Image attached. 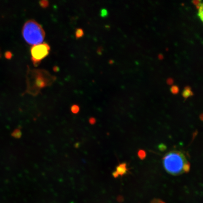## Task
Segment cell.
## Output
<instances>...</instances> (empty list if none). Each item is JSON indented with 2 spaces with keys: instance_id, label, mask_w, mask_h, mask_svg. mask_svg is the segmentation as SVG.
I'll use <instances>...</instances> for the list:
<instances>
[{
  "instance_id": "1",
  "label": "cell",
  "mask_w": 203,
  "mask_h": 203,
  "mask_svg": "<svg viewBox=\"0 0 203 203\" xmlns=\"http://www.w3.org/2000/svg\"><path fill=\"white\" fill-rule=\"evenodd\" d=\"M187 161L181 152L173 150L166 154L163 159L164 167L167 172L174 176L183 173V166Z\"/></svg>"
},
{
  "instance_id": "2",
  "label": "cell",
  "mask_w": 203,
  "mask_h": 203,
  "mask_svg": "<svg viewBox=\"0 0 203 203\" xmlns=\"http://www.w3.org/2000/svg\"><path fill=\"white\" fill-rule=\"evenodd\" d=\"M22 34L27 43L33 46L42 43L45 36L43 28L33 20H28L24 24Z\"/></svg>"
},
{
  "instance_id": "3",
  "label": "cell",
  "mask_w": 203,
  "mask_h": 203,
  "mask_svg": "<svg viewBox=\"0 0 203 203\" xmlns=\"http://www.w3.org/2000/svg\"><path fill=\"white\" fill-rule=\"evenodd\" d=\"M50 50V46L47 43L34 45L31 49V59L34 66H37L41 60L49 55Z\"/></svg>"
},
{
  "instance_id": "4",
  "label": "cell",
  "mask_w": 203,
  "mask_h": 203,
  "mask_svg": "<svg viewBox=\"0 0 203 203\" xmlns=\"http://www.w3.org/2000/svg\"><path fill=\"white\" fill-rule=\"evenodd\" d=\"M128 168H127V164L126 163L120 164L116 167V171L119 173V175L122 176L123 175L127 173Z\"/></svg>"
},
{
  "instance_id": "5",
  "label": "cell",
  "mask_w": 203,
  "mask_h": 203,
  "mask_svg": "<svg viewBox=\"0 0 203 203\" xmlns=\"http://www.w3.org/2000/svg\"><path fill=\"white\" fill-rule=\"evenodd\" d=\"M182 96L185 99L193 96V92L191 91V88L190 87H185L182 93Z\"/></svg>"
},
{
  "instance_id": "6",
  "label": "cell",
  "mask_w": 203,
  "mask_h": 203,
  "mask_svg": "<svg viewBox=\"0 0 203 203\" xmlns=\"http://www.w3.org/2000/svg\"><path fill=\"white\" fill-rule=\"evenodd\" d=\"M36 85L39 88H42L45 87L46 86V82L45 80L41 77H38V78L36 80Z\"/></svg>"
},
{
  "instance_id": "7",
  "label": "cell",
  "mask_w": 203,
  "mask_h": 203,
  "mask_svg": "<svg viewBox=\"0 0 203 203\" xmlns=\"http://www.w3.org/2000/svg\"><path fill=\"white\" fill-rule=\"evenodd\" d=\"M84 35V31L81 28H78L75 31V37L77 39H80Z\"/></svg>"
},
{
  "instance_id": "8",
  "label": "cell",
  "mask_w": 203,
  "mask_h": 203,
  "mask_svg": "<svg viewBox=\"0 0 203 203\" xmlns=\"http://www.w3.org/2000/svg\"><path fill=\"white\" fill-rule=\"evenodd\" d=\"M183 169V173H187L189 172L190 169V164L188 161L184 164Z\"/></svg>"
},
{
  "instance_id": "9",
  "label": "cell",
  "mask_w": 203,
  "mask_h": 203,
  "mask_svg": "<svg viewBox=\"0 0 203 203\" xmlns=\"http://www.w3.org/2000/svg\"><path fill=\"white\" fill-rule=\"evenodd\" d=\"M138 156L141 160H144L146 156V153L144 150H140L138 152Z\"/></svg>"
},
{
  "instance_id": "10",
  "label": "cell",
  "mask_w": 203,
  "mask_h": 203,
  "mask_svg": "<svg viewBox=\"0 0 203 203\" xmlns=\"http://www.w3.org/2000/svg\"><path fill=\"white\" fill-rule=\"evenodd\" d=\"M170 90H171V92H172V93L174 94V95L178 93L179 92V87L178 86H175V85L173 86L172 87H171Z\"/></svg>"
},
{
  "instance_id": "11",
  "label": "cell",
  "mask_w": 203,
  "mask_h": 203,
  "mask_svg": "<svg viewBox=\"0 0 203 203\" xmlns=\"http://www.w3.org/2000/svg\"><path fill=\"white\" fill-rule=\"evenodd\" d=\"M40 6L43 8H46L49 6V2L46 0L40 1Z\"/></svg>"
},
{
  "instance_id": "12",
  "label": "cell",
  "mask_w": 203,
  "mask_h": 203,
  "mask_svg": "<svg viewBox=\"0 0 203 203\" xmlns=\"http://www.w3.org/2000/svg\"><path fill=\"white\" fill-rule=\"evenodd\" d=\"M80 110V108L77 105H73L71 107V111L73 113H77Z\"/></svg>"
},
{
  "instance_id": "13",
  "label": "cell",
  "mask_w": 203,
  "mask_h": 203,
  "mask_svg": "<svg viewBox=\"0 0 203 203\" xmlns=\"http://www.w3.org/2000/svg\"><path fill=\"white\" fill-rule=\"evenodd\" d=\"M198 9V16L201 21H203V5L202 4L200 5Z\"/></svg>"
},
{
  "instance_id": "14",
  "label": "cell",
  "mask_w": 203,
  "mask_h": 203,
  "mask_svg": "<svg viewBox=\"0 0 203 203\" xmlns=\"http://www.w3.org/2000/svg\"><path fill=\"white\" fill-rule=\"evenodd\" d=\"M159 149L161 151H164L166 150H167V147L165 144H164L163 143H161L160 144V145L158 146Z\"/></svg>"
},
{
  "instance_id": "15",
  "label": "cell",
  "mask_w": 203,
  "mask_h": 203,
  "mask_svg": "<svg viewBox=\"0 0 203 203\" xmlns=\"http://www.w3.org/2000/svg\"><path fill=\"white\" fill-rule=\"evenodd\" d=\"M5 57L7 59H10L12 57V54L10 51H6L5 53Z\"/></svg>"
},
{
  "instance_id": "16",
  "label": "cell",
  "mask_w": 203,
  "mask_h": 203,
  "mask_svg": "<svg viewBox=\"0 0 203 203\" xmlns=\"http://www.w3.org/2000/svg\"><path fill=\"white\" fill-rule=\"evenodd\" d=\"M108 15L107 10L105 9H102L101 11V16L102 17H106Z\"/></svg>"
},
{
  "instance_id": "17",
  "label": "cell",
  "mask_w": 203,
  "mask_h": 203,
  "mask_svg": "<svg viewBox=\"0 0 203 203\" xmlns=\"http://www.w3.org/2000/svg\"><path fill=\"white\" fill-rule=\"evenodd\" d=\"M173 83V80L172 78H168L167 80V83L168 85H172Z\"/></svg>"
},
{
  "instance_id": "18",
  "label": "cell",
  "mask_w": 203,
  "mask_h": 203,
  "mask_svg": "<svg viewBox=\"0 0 203 203\" xmlns=\"http://www.w3.org/2000/svg\"><path fill=\"white\" fill-rule=\"evenodd\" d=\"M151 203H165L160 199H154L151 202Z\"/></svg>"
},
{
  "instance_id": "19",
  "label": "cell",
  "mask_w": 203,
  "mask_h": 203,
  "mask_svg": "<svg viewBox=\"0 0 203 203\" xmlns=\"http://www.w3.org/2000/svg\"><path fill=\"white\" fill-rule=\"evenodd\" d=\"M89 121V123H90L91 124H94L96 123V121L95 119L94 118H90Z\"/></svg>"
},
{
  "instance_id": "20",
  "label": "cell",
  "mask_w": 203,
  "mask_h": 203,
  "mask_svg": "<svg viewBox=\"0 0 203 203\" xmlns=\"http://www.w3.org/2000/svg\"><path fill=\"white\" fill-rule=\"evenodd\" d=\"M192 2H193V4L196 5V6L199 5L200 4H201V2L199 1H194Z\"/></svg>"
},
{
  "instance_id": "21",
  "label": "cell",
  "mask_w": 203,
  "mask_h": 203,
  "mask_svg": "<svg viewBox=\"0 0 203 203\" xmlns=\"http://www.w3.org/2000/svg\"><path fill=\"white\" fill-rule=\"evenodd\" d=\"M112 175H113V176L114 178H118L119 177V173L117 172L116 171H115L113 172V173H112Z\"/></svg>"
},
{
  "instance_id": "22",
  "label": "cell",
  "mask_w": 203,
  "mask_h": 203,
  "mask_svg": "<svg viewBox=\"0 0 203 203\" xmlns=\"http://www.w3.org/2000/svg\"><path fill=\"white\" fill-rule=\"evenodd\" d=\"M53 70L54 71H55V72H58L59 70V67H58L57 66H55L54 67H53Z\"/></svg>"
},
{
  "instance_id": "23",
  "label": "cell",
  "mask_w": 203,
  "mask_h": 203,
  "mask_svg": "<svg viewBox=\"0 0 203 203\" xmlns=\"http://www.w3.org/2000/svg\"><path fill=\"white\" fill-rule=\"evenodd\" d=\"M158 57H159V58L160 59L162 60V59H163V56L162 54H160V55H159V56H158Z\"/></svg>"
},
{
  "instance_id": "24",
  "label": "cell",
  "mask_w": 203,
  "mask_h": 203,
  "mask_svg": "<svg viewBox=\"0 0 203 203\" xmlns=\"http://www.w3.org/2000/svg\"><path fill=\"white\" fill-rule=\"evenodd\" d=\"M202 118H203V114H201V116H200V118H201V120L202 121L203 120V119H202Z\"/></svg>"
},
{
  "instance_id": "25",
  "label": "cell",
  "mask_w": 203,
  "mask_h": 203,
  "mask_svg": "<svg viewBox=\"0 0 203 203\" xmlns=\"http://www.w3.org/2000/svg\"><path fill=\"white\" fill-rule=\"evenodd\" d=\"M109 63H110V64H111V63H113V61H111V60H110V62H109Z\"/></svg>"
},
{
  "instance_id": "26",
  "label": "cell",
  "mask_w": 203,
  "mask_h": 203,
  "mask_svg": "<svg viewBox=\"0 0 203 203\" xmlns=\"http://www.w3.org/2000/svg\"><path fill=\"white\" fill-rule=\"evenodd\" d=\"M1 57V51H0V57Z\"/></svg>"
}]
</instances>
